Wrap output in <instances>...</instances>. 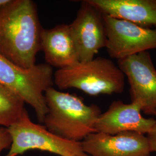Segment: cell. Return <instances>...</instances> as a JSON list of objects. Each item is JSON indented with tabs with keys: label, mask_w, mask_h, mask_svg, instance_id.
I'll list each match as a JSON object with an SVG mask.
<instances>
[{
	"label": "cell",
	"mask_w": 156,
	"mask_h": 156,
	"mask_svg": "<svg viewBox=\"0 0 156 156\" xmlns=\"http://www.w3.org/2000/svg\"><path fill=\"white\" fill-rule=\"evenodd\" d=\"M42 30L34 1L9 0L0 6V55L23 68L33 67Z\"/></svg>",
	"instance_id": "cell-1"
},
{
	"label": "cell",
	"mask_w": 156,
	"mask_h": 156,
	"mask_svg": "<svg viewBox=\"0 0 156 156\" xmlns=\"http://www.w3.org/2000/svg\"><path fill=\"white\" fill-rule=\"evenodd\" d=\"M8 128L12 142L6 156H17L34 149L60 156H89L83 150L81 142L62 139L45 126L34 123L26 108L19 119Z\"/></svg>",
	"instance_id": "cell-5"
},
{
	"label": "cell",
	"mask_w": 156,
	"mask_h": 156,
	"mask_svg": "<svg viewBox=\"0 0 156 156\" xmlns=\"http://www.w3.org/2000/svg\"><path fill=\"white\" fill-rule=\"evenodd\" d=\"M117 66L127 78L131 102L140 105L149 115L156 113V69L148 51L117 60Z\"/></svg>",
	"instance_id": "cell-7"
},
{
	"label": "cell",
	"mask_w": 156,
	"mask_h": 156,
	"mask_svg": "<svg viewBox=\"0 0 156 156\" xmlns=\"http://www.w3.org/2000/svg\"><path fill=\"white\" fill-rule=\"evenodd\" d=\"M141 112V107L135 102L126 104L122 101H114L97 119L95 133L116 135L132 131L149 134L156 124V119L144 117Z\"/></svg>",
	"instance_id": "cell-10"
},
{
	"label": "cell",
	"mask_w": 156,
	"mask_h": 156,
	"mask_svg": "<svg viewBox=\"0 0 156 156\" xmlns=\"http://www.w3.org/2000/svg\"><path fill=\"white\" fill-rule=\"evenodd\" d=\"M9 1V0H0V6L5 4Z\"/></svg>",
	"instance_id": "cell-16"
},
{
	"label": "cell",
	"mask_w": 156,
	"mask_h": 156,
	"mask_svg": "<svg viewBox=\"0 0 156 156\" xmlns=\"http://www.w3.org/2000/svg\"><path fill=\"white\" fill-rule=\"evenodd\" d=\"M104 15L145 27L156 26V0H87Z\"/></svg>",
	"instance_id": "cell-12"
},
{
	"label": "cell",
	"mask_w": 156,
	"mask_h": 156,
	"mask_svg": "<svg viewBox=\"0 0 156 156\" xmlns=\"http://www.w3.org/2000/svg\"><path fill=\"white\" fill-rule=\"evenodd\" d=\"M156 117V124L152 130L149 134H147V138L149 140V143L150 145L151 151L152 152H156V113L155 115Z\"/></svg>",
	"instance_id": "cell-15"
},
{
	"label": "cell",
	"mask_w": 156,
	"mask_h": 156,
	"mask_svg": "<svg viewBox=\"0 0 156 156\" xmlns=\"http://www.w3.org/2000/svg\"><path fill=\"white\" fill-rule=\"evenodd\" d=\"M24 104L16 93L0 84V126L8 128L16 123L25 109Z\"/></svg>",
	"instance_id": "cell-13"
},
{
	"label": "cell",
	"mask_w": 156,
	"mask_h": 156,
	"mask_svg": "<svg viewBox=\"0 0 156 156\" xmlns=\"http://www.w3.org/2000/svg\"><path fill=\"white\" fill-rule=\"evenodd\" d=\"M106 50L117 60L156 49V28L104 15Z\"/></svg>",
	"instance_id": "cell-6"
},
{
	"label": "cell",
	"mask_w": 156,
	"mask_h": 156,
	"mask_svg": "<svg viewBox=\"0 0 156 156\" xmlns=\"http://www.w3.org/2000/svg\"><path fill=\"white\" fill-rule=\"evenodd\" d=\"M41 50L44 53L46 64L58 69L72 66L79 62L78 51L67 24L43 28Z\"/></svg>",
	"instance_id": "cell-11"
},
{
	"label": "cell",
	"mask_w": 156,
	"mask_h": 156,
	"mask_svg": "<svg viewBox=\"0 0 156 156\" xmlns=\"http://www.w3.org/2000/svg\"><path fill=\"white\" fill-rule=\"evenodd\" d=\"M52 67L47 64H35L24 69L0 55V84L16 93L35 112L39 123H43L48 112L46 90L53 83Z\"/></svg>",
	"instance_id": "cell-4"
},
{
	"label": "cell",
	"mask_w": 156,
	"mask_h": 156,
	"mask_svg": "<svg viewBox=\"0 0 156 156\" xmlns=\"http://www.w3.org/2000/svg\"><path fill=\"white\" fill-rule=\"evenodd\" d=\"M12 140L8 128L6 127L0 128V153L5 149H10Z\"/></svg>",
	"instance_id": "cell-14"
},
{
	"label": "cell",
	"mask_w": 156,
	"mask_h": 156,
	"mask_svg": "<svg viewBox=\"0 0 156 156\" xmlns=\"http://www.w3.org/2000/svg\"><path fill=\"white\" fill-rule=\"evenodd\" d=\"M81 144L89 156H151V153L147 136L132 131L116 135L96 132Z\"/></svg>",
	"instance_id": "cell-9"
},
{
	"label": "cell",
	"mask_w": 156,
	"mask_h": 156,
	"mask_svg": "<svg viewBox=\"0 0 156 156\" xmlns=\"http://www.w3.org/2000/svg\"><path fill=\"white\" fill-rule=\"evenodd\" d=\"M79 62L90 61L106 47L104 15L87 1H82L75 19L69 25Z\"/></svg>",
	"instance_id": "cell-8"
},
{
	"label": "cell",
	"mask_w": 156,
	"mask_h": 156,
	"mask_svg": "<svg viewBox=\"0 0 156 156\" xmlns=\"http://www.w3.org/2000/svg\"><path fill=\"white\" fill-rule=\"evenodd\" d=\"M126 76L111 60L97 57L57 69L53 80L60 90L76 89L93 96L122 93Z\"/></svg>",
	"instance_id": "cell-3"
},
{
	"label": "cell",
	"mask_w": 156,
	"mask_h": 156,
	"mask_svg": "<svg viewBox=\"0 0 156 156\" xmlns=\"http://www.w3.org/2000/svg\"><path fill=\"white\" fill-rule=\"evenodd\" d=\"M45 97L48 112L43 123L50 133L73 142H82L95 133V124L102 113L97 105H87L77 95L53 87L46 90Z\"/></svg>",
	"instance_id": "cell-2"
}]
</instances>
